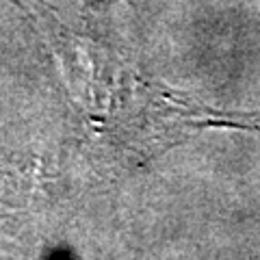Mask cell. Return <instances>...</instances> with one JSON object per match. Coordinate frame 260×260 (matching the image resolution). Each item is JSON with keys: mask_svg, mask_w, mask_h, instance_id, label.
Here are the masks:
<instances>
[{"mask_svg": "<svg viewBox=\"0 0 260 260\" xmlns=\"http://www.w3.org/2000/svg\"><path fill=\"white\" fill-rule=\"evenodd\" d=\"M13 3L46 35L87 119L100 133L111 135L121 150L150 158L202 128L221 124L243 128V119H228L193 98L154 83L104 44L65 28L39 0Z\"/></svg>", "mask_w": 260, "mask_h": 260, "instance_id": "obj_1", "label": "cell"}]
</instances>
